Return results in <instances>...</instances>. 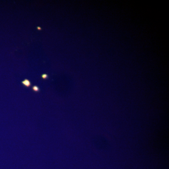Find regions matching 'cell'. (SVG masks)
<instances>
[{"instance_id": "cell-1", "label": "cell", "mask_w": 169, "mask_h": 169, "mask_svg": "<svg viewBox=\"0 0 169 169\" xmlns=\"http://www.w3.org/2000/svg\"><path fill=\"white\" fill-rule=\"evenodd\" d=\"M22 83L26 87H29L31 85V82H30V81L27 79H25L23 81H22Z\"/></svg>"}, {"instance_id": "cell-4", "label": "cell", "mask_w": 169, "mask_h": 169, "mask_svg": "<svg viewBox=\"0 0 169 169\" xmlns=\"http://www.w3.org/2000/svg\"><path fill=\"white\" fill-rule=\"evenodd\" d=\"M37 29H38V30H41V29L40 27H37Z\"/></svg>"}, {"instance_id": "cell-2", "label": "cell", "mask_w": 169, "mask_h": 169, "mask_svg": "<svg viewBox=\"0 0 169 169\" xmlns=\"http://www.w3.org/2000/svg\"><path fill=\"white\" fill-rule=\"evenodd\" d=\"M33 90H34V91L37 92V91H39V88H38L37 86H34V87H33Z\"/></svg>"}, {"instance_id": "cell-3", "label": "cell", "mask_w": 169, "mask_h": 169, "mask_svg": "<svg viewBox=\"0 0 169 169\" xmlns=\"http://www.w3.org/2000/svg\"><path fill=\"white\" fill-rule=\"evenodd\" d=\"M48 76L47 74H43L42 75V78L44 79H46V78H48Z\"/></svg>"}]
</instances>
